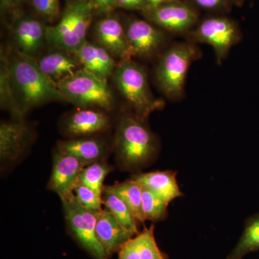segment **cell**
<instances>
[{
	"label": "cell",
	"instance_id": "1",
	"mask_svg": "<svg viewBox=\"0 0 259 259\" xmlns=\"http://www.w3.org/2000/svg\"><path fill=\"white\" fill-rule=\"evenodd\" d=\"M8 66L23 114L47 102L64 100L57 83L42 72L32 56L17 50L8 58Z\"/></svg>",
	"mask_w": 259,
	"mask_h": 259
},
{
	"label": "cell",
	"instance_id": "2",
	"mask_svg": "<svg viewBox=\"0 0 259 259\" xmlns=\"http://www.w3.org/2000/svg\"><path fill=\"white\" fill-rule=\"evenodd\" d=\"M114 149L125 169L136 170L147 164L157 151V143L144 120L136 116L121 117L116 128Z\"/></svg>",
	"mask_w": 259,
	"mask_h": 259
},
{
	"label": "cell",
	"instance_id": "3",
	"mask_svg": "<svg viewBox=\"0 0 259 259\" xmlns=\"http://www.w3.org/2000/svg\"><path fill=\"white\" fill-rule=\"evenodd\" d=\"M112 75L116 88L141 120L144 121L163 106V102L155 99L151 93L146 71L136 61H119Z\"/></svg>",
	"mask_w": 259,
	"mask_h": 259
},
{
	"label": "cell",
	"instance_id": "4",
	"mask_svg": "<svg viewBox=\"0 0 259 259\" xmlns=\"http://www.w3.org/2000/svg\"><path fill=\"white\" fill-rule=\"evenodd\" d=\"M57 86L65 101L77 107H97L111 110L115 105V98L107 79L83 68L61 80Z\"/></svg>",
	"mask_w": 259,
	"mask_h": 259
},
{
	"label": "cell",
	"instance_id": "5",
	"mask_svg": "<svg viewBox=\"0 0 259 259\" xmlns=\"http://www.w3.org/2000/svg\"><path fill=\"white\" fill-rule=\"evenodd\" d=\"M197 55L196 48L188 42L175 44L162 55L156 67V79L168 98L177 100L182 96L187 73Z\"/></svg>",
	"mask_w": 259,
	"mask_h": 259
},
{
	"label": "cell",
	"instance_id": "6",
	"mask_svg": "<svg viewBox=\"0 0 259 259\" xmlns=\"http://www.w3.org/2000/svg\"><path fill=\"white\" fill-rule=\"evenodd\" d=\"M93 3L78 2L65 12L59 23L47 27V40L59 50L74 52L87 41L93 18Z\"/></svg>",
	"mask_w": 259,
	"mask_h": 259
},
{
	"label": "cell",
	"instance_id": "7",
	"mask_svg": "<svg viewBox=\"0 0 259 259\" xmlns=\"http://www.w3.org/2000/svg\"><path fill=\"white\" fill-rule=\"evenodd\" d=\"M68 228L77 243L94 259H107L96 236L97 214L83 207L74 194L61 199Z\"/></svg>",
	"mask_w": 259,
	"mask_h": 259
},
{
	"label": "cell",
	"instance_id": "8",
	"mask_svg": "<svg viewBox=\"0 0 259 259\" xmlns=\"http://www.w3.org/2000/svg\"><path fill=\"white\" fill-rule=\"evenodd\" d=\"M192 37L194 41L211 46L220 64L231 47L239 40L240 33L236 25L229 19L212 18L202 22L192 33Z\"/></svg>",
	"mask_w": 259,
	"mask_h": 259
},
{
	"label": "cell",
	"instance_id": "9",
	"mask_svg": "<svg viewBox=\"0 0 259 259\" xmlns=\"http://www.w3.org/2000/svg\"><path fill=\"white\" fill-rule=\"evenodd\" d=\"M88 163L70 153L56 148L53 158V168L48 187L61 199L74 194L80 174Z\"/></svg>",
	"mask_w": 259,
	"mask_h": 259
},
{
	"label": "cell",
	"instance_id": "10",
	"mask_svg": "<svg viewBox=\"0 0 259 259\" xmlns=\"http://www.w3.org/2000/svg\"><path fill=\"white\" fill-rule=\"evenodd\" d=\"M32 127L22 119L2 122L0 125V160L2 164L18 161L32 142Z\"/></svg>",
	"mask_w": 259,
	"mask_h": 259
},
{
	"label": "cell",
	"instance_id": "11",
	"mask_svg": "<svg viewBox=\"0 0 259 259\" xmlns=\"http://www.w3.org/2000/svg\"><path fill=\"white\" fill-rule=\"evenodd\" d=\"M146 10L150 20L167 31L183 33L190 30L197 22L195 12L178 1Z\"/></svg>",
	"mask_w": 259,
	"mask_h": 259
},
{
	"label": "cell",
	"instance_id": "12",
	"mask_svg": "<svg viewBox=\"0 0 259 259\" xmlns=\"http://www.w3.org/2000/svg\"><path fill=\"white\" fill-rule=\"evenodd\" d=\"M125 32L134 56L148 58L154 55L166 40L163 32L143 20L130 22Z\"/></svg>",
	"mask_w": 259,
	"mask_h": 259
},
{
	"label": "cell",
	"instance_id": "13",
	"mask_svg": "<svg viewBox=\"0 0 259 259\" xmlns=\"http://www.w3.org/2000/svg\"><path fill=\"white\" fill-rule=\"evenodd\" d=\"M95 35L99 45L105 48L115 59L130 60L134 56L125 29L117 19L107 18L100 20L95 27Z\"/></svg>",
	"mask_w": 259,
	"mask_h": 259
},
{
	"label": "cell",
	"instance_id": "14",
	"mask_svg": "<svg viewBox=\"0 0 259 259\" xmlns=\"http://www.w3.org/2000/svg\"><path fill=\"white\" fill-rule=\"evenodd\" d=\"M134 236L106 209L97 214L96 236L107 259Z\"/></svg>",
	"mask_w": 259,
	"mask_h": 259
},
{
	"label": "cell",
	"instance_id": "15",
	"mask_svg": "<svg viewBox=\"0 0 259 259\" xmlns=\"http://www.w3.org/2000/svg\"><path fill=\"white\" fill-rule=\"evenodd\" d=\"M73 54L83 69L104 79L113 74L117 64L105 48L93 42H83Z\"/></svg>",
	"mask_w": 259,
	"mask_h": 259
},
{
	"label": "cell",
	"instance_id": "16",
	"mask_svg": "<svg viewBox=\"0 0 259 259\" xmlns=\"http://www.w3.org/2000/svg\"><path fill=\"white\" fill-rule=\"evenodd\" d=\"M154 229V226L144 228L132 237L117 252V259H168L156 243Z\"/></svg>",
	"mask_w": 259,
	"mask_h": 259
},
{
	"label": "cell",
	"instance_id": "17",
	"mask_svg": "<svg viewBox=\"0 0 259 259\" xmlns=\"http://www.w3.org/2000/svg\"><path fill=\"white\" fill-rule=\"evenodd\" d=\"M109 127L110 119L105 113L87 108L73 112L64 122L65 132L72 136H91Z\"/></svg>",
	"mask_w": 259,
	"mask_h": 259
},
{
	"label": "cell",
	"instance_id": "18",
	"mask_svg": "<svg viewBox=\"0 0 259 259\" xmlns=\"http://www.w3.org/2000/svg\"><path fill=\"white\" fill-rule=\"evenodd\" d=\"M46 28L35 19H24L19 22L14 32V40L18 50L33 57L47 40Z\"/></svg>",
	"mask_w": 259,
	"mask_h": 259
},
{
	"label": "cell",
	"instance_id": "19",
	"mask_svg": "<svg viewBox=\"0 0 259 259\" xmlns=\"http://www.w3.org/2000/svg\"><path fill=\"white\" fill-rule=\"evenodd\" d=\"M133 178L139 181L141 185L157 194L168 204L183 195L177 183L176 172L151 171L134 175Z\"/></svg>",
	"mask_w": 259,
	"mask_h": 259
},
{
	"label": "cell",
	"instance_id": "20",
	"mask_svg": "<svg viewBox=\"0 0 259 259\" xmlns=\"http://www.w3.org/2000/svg\"><path fill=\"white\" fill-rule=\"evenodd\" d=\"M57 148L61 151L76 156L88 164L101 161L107 151L105 141L91 138L61 141L58 144Z\"/></svg>",
	"mask_w": 259,
	"mask_h": 259
},
{
	"label": "cell",
	"instance_id": "21",
	"mask_svg": "<svg viewBox=\"0 0 259 259\" xmlns=\"http://www.w3.org/2000/svg\"><path fill=\"white\" fill-rule=\"evenodd\" d=\"M37 62L42 72L56 83L74 74L81 66L76 58L62 51L48 54Z\"/></svg>",
	"mask_w": 259,
	"mask_h": 259
},
{
	"label": "cell",
	"instance_id": "22",
	"mask_svg": "<svg viewBox=\"0 0 259 259\" xmlns=\"http://www.w3.org/2000/svg\"><path fill=\"white\" fill-rule=\"evenodd\" d=\"M112 187L115 194L125 202L136 221L144 223L146 219L143 210V187L139 181L132 178Z\"/></svg>",
	"mask_w": 259,
	"mask_h": 259
},
{
	"label": "cell",
	"instance_id": "23",
	"mask_svg": "<svg viewBox=\"0 0 259 259\" xmlns=\"http://www.w3.org/2000/svg\"><path fill=\"white\" fill-rule=\"evenodd\" d=\"M102 199L105 209L111 213L122 226L135 235L139 233L138 228L139 223L136 221L125 202L114 192L112 186L105 187Z\"/></svg>",
	"mask_w": 259,
	"mask_h": 259
},
{
	"label": "cell",
	"instance_id": "24",
	"mask_svg": "<svg viewBox=\"0 0 259 259\" xmlns=\"http://www.w3.org/2000/svg\"><path fill=\"white\" fill-rule=\"evenodd\" d=\"M257 250H259V213L247 220L243 234L226 259H242Z\"/></svg>",
	"mask_w": 259,
	"mask_h": 259
},
{
	"label": "cell",
	"instance_id": "25",
	"mask_svg": "<svg viewBox=\"0 0 259 259\" xmlns=\"http://www.w3.org/2000/svg\"><path fill=\"white\" fill-rule=\"evenodd\" d=\"M1 105L3 109L9 110L15 118L22 119L24 115L15 95L9 72L8 59L5 56L1 60Z\"/></svg>",
	"mask_w": 259,
	"mask_h": 259
},
{
	"label": "cell",
	"instance_id": "26",
	"mask_svg": "<svg viewBox=\"0 0 259 259\" xmlns=\"http://www.w3.org/2000/svg\"><path fill=\"white\" fill-rule=\"evenodd\" d=\"M112 170V166L106 162L103 161L94 162L84 167L80 174L78 183L90 187L97 194L102 196L105 188L104 181Z\"/></svg>",
	"mask_w": 259,
	"mask_h": 259
},
{
	"label": "cell",
	"instance_id": "27",
	"mask_svg": "<svg viewBox=\"0 0 259 259\" xmlns=\"http://www.w3.org/2000/svg\"><path fill=\"white\" fill-rule=\"evenodd\" d=\"M142 187L143 210L145 219L153 222L163 221L168 213V202L144 186L142 185Z\"/></svg>",
	"mask_w": 259,
	"mask_h": 259
},
{
	"label": "cell",
	"instance_id": "28",
	"mask_svg": "<svg viewBox=\"0 0 259 259\" xmlns=\"http://www.w3.org/2000/svg\"><path fill=\"white\" fill-rule=\"evenodd\" d=\"M74 194L79 203L88 210L98 214L103 209L102 196L90 187L78 183L75 187Z\"/></svg>",
	"mask_w": 259,
	"mask_h": 259
},
{
	"label": "cell",
	"instance_id": "29",
	"mask_svg": "<svg viewBox=\"0 0 259 259\" xmlns=\"http://www.w3.org/2000/svg\"><path fill=\"white\" fill-rule=\"evenodd\" d=\"M34 8L48 19L56 18L59 13V0H32Z\"/></svg>",
	"mask_w": 259,
	"mask_h": 259
},
{
	"label": "cell",
	"instance_id": "30",
	"mask_svg": "<svg viewBox=\"0 0 259 259\" xmlns=\"http://www.w3.org/2000/svg\"><path fill=\"white\" fill-rule=\"evenodd\" d=\"M93 7L100 13H108L116 6L115 0H93Z\"/></svg>",
	"mask_w": 259,
	"mask_h": 259
},
{
	"label": "cell",
	"instance_id": "31",
	"mask_svg": "<svg viewBox=\"0 0 259 259\" xmlns=\"http://www.w3.org/2000/svg\"><path fill=\"white\" fill-rule=\"evenodd\" d=\"M116 6L128 9H138V8H146V0H115Z\"/></svg>",
	"mask_w": 259,
	"mask_h": 259
},
{
	"label": "cell",
	"instance_id": "32",
	"mask_svg": "<svg viewBox=\"0 0 259 259\" xmlns=\"http://www.w3.org/2000/svg\"><path fill=\"white\" fill-rule=\"evenodd\" d=\"M194 1L199 7L207 8V9H212L220 6L224 0H194Z\"/></svg>",
	"mask_w": 259,
	"mask_h": 259
},
{
	"label": "cell",
	"instance_id": "33",
	"mask_svg": "<svg viewBox=\"0 0 259 259\" xmlns=\"http://www.w3.org/2000/svg\"><path fill=\"white\" fill-rule=\"evenodd\" d=\"M177 0H146V9H152L160 5L166 4V3H173Z\"/></svg>",
	"mask_w": 259,
	"mask_h": 259
},
{
	"label": "cell",
	"instance_id": "34",
	"mask_svg": "<svg viewBox=\"0 0 259 259\" xmlns=\"http://www.w3.org/2000/svg\"><path fill=\"white\" fill-rule=\"evenodd\" d=\"M15 1L16 0H1L2 6L5 7V8H9L14 5Z\"/></svg>",
	"mask_w": 259,
	"mask_h": 259
}]
</instances>
